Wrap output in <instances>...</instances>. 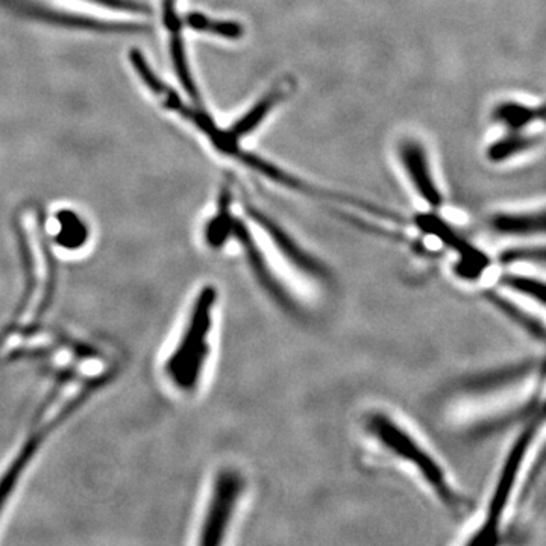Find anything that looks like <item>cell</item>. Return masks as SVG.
<instances>
[{"label": "cell", "instance_id": "cell-1", "mask_svg": "<svg viewBox=\"0 0 546 546\" xmlns=\"http://www.w3.org/2000/svg\"><path fill=\"white\" fill-rule=\"evenodd\" d=\"M364 430L393 459L415 469L443 506L452 509V512H462L465 498L449 480L440 460L416 434L386 412L369 413L364 418Z\"/></svg>", "mask_w": 546, "mask_h": 546}, {"label": "cell", "instance_id": "cell-2", "mask_svg": "<svg viewBox=\"0 0 546 546\" xmlns=\"http://www.w3.org/2000/svg\"><path fill=\"white\" fill-rule=\"evenodd\" d=\"M216 302L217 290L213 286H205L199 292L190 311L186 330L172 357L167 360V375L184 392L195 390L204 374L205 364L210 357V334Z\"/></svg>", "mask_w": 546, "mask_h": 546}, {"label": "cell", "instance_id": "cell-3", "mask_svg": "<svg viewBox=\"0 0 546 546\" xmlns=\"http://www.w3.org/2000/svg\"><path fill=\"white\" fill-rule=\"evenodd\" d=\"M542 425L543 412L528 419L519 428L518 434L504 457L503 465L499 468L498 478L493 484L489 503H487L486 516L469 540L472 545H495L499 542L504 516L509 510L510 501L521 478L522 468L527 462L530 448L537 434L542 430Z\"/></svg>", "mask_w": 546, "mask_h": 546}, {"label": "cell", "instance_id": "cell-4", "mask_svg": "<svg viewBox=\"0 0 546 546\" xmlns=\"http://www.w3.org/2000/svg\"><path fill=\"white\" fill-rule=\"evenodd\" d=\"M245 490V480L236 469H222L216 475L207 515L201 528L202 545H219L225 539Z\"/></svg>", "mask_w": 546, "mask_h": 546}, {"label": "cell", "instance_id": "cell-5", "mask_svg": "<svg viewBox=\"0 0 546 546\" xmlns=\"http://www.w3.org/2000/svg\"><path fill=\"white\" fill-rule=\"evenodd\" d=\"M249 217L260 226L261 230L272 240L273 246L280 251L284 260L304 277L310 278L311 281H316L319 284H330L331 277L330 269L322 263L319 258L307 251L304 246L299 245L283 226L278 225L272 217L264 214L263 211L248 205Z\"/></svg>", "mask_w": 546, "mask_h": 546}, {"label": "cell", "instance_id": "cell-6", "mask_svg": "<svg viewBox=\"0 0 546 546\" xmlns=\"http://www.w3.org/2000/svg\"><path fill=\"white\" fill-rule=\"evenodd\" d=\"M231 236H233L234 239L240 243V246H242L252 272H254L261 287H263L264 290H267L270 298L280 302L278 305L286 308V310H298L295 299H293V296H290V293L287 292L284 284L278 280L272 267L267 263L263 252L258 248L257 243L254 242L252 234L249 233L248 226H246L245 223L240 222L239 219H234L233 225H231Z\"/></svg>", "mask_w": 546, "mask_h": 546}, {"label": "cell", "instance_id": "cell-7", "mask_svg": "<svg viewBox=\"0 0 546 546\" xmlns=\"http://www.w3.org/2000/svg\"><path fill=\"white\" fill-rule=\"evenodd\" d=\"M399 157L419 196L431 207H440L443 202L442 193L434 182L427 152L421 143L416 140H404L399 146Z\"/></svg>", "mask_w": 546, "mask_h": 546}, {"label": "cell", "instance_id": "cell-8", "mask_svg": "<svg viewBox=\"0 0 546 546\" xmlns=\"http://www.w3.org/2000/svg\"><path fill=\"white\" fill-rule=\"evenodd\" d=\"M533 371V361H521V363L509 364V366H501V368L481 372V374L463 381V384H460V389H463V392L469 393V395H486V393H493L496 390L519 383L522 378L527 377Z\"/></svg>", "mask_w": 546, "mask_h": 546}, {"label": "cell", "instance_id": "cell-9", "mask_svg": "<svg viewBox=\"0 0 546 546\" xmlns=\"http://www.w3.org/2000/svg\"><path fill=\"white\" fill-rule=\"evenodd\" d=\"M490 226L501 236H542L545 233V214L542 210L534 213H499L490 219Z\"/></svg>", "mask_w": 546, "mask_h": 546}, {"label": "cell", "instance_id": "cell-10", "mask_svg": "<svg viewBox=\"0 0 546 546\" xmlns=\"http://www.w3.org/2000/svg\"><path fill=\"white\" fill-rule=\"evenodd\" d=\"M287 90L286 85H277L273 87L269 93L263 96L245 116L240 117L233 126H231L230 131H226L228 139L233 140V142H239L240 139L246 137V135L251 134L254 129H257L261 125L264 119L272 113L273 108L277 107L284 98H286Z\"/></svg>", "mask_w": 546, "mask_h": 546}, {"label": "cell", "instance_id": "cell-11", "mask_svg": "<svg viewBox=\"0 0 546 546\" xmlns=\"http://www.w3.org/2000/svg\"><path fill=\"white\" fill-rule=\"evenodd\" d=\"M493 119L510 131L519 132L531 123L543 120V107H530L515 101L501 102L493 110Z\"/></svg>", "mask_w": 546, "mask_h": 546}, {"label": "cell", "instance_id": "cell-12", "mask_svg": "<svg viewBox=\"0 0 546 546\" xmlns=\"http://www.w3.org/2000/svg\"><path fill=\"white\" fill-rule=\"evenodd\" d=\"M542 143V137L536 135H525L519 132H513L507 135L504 139L498 140L487 149V158L492 163H503L509 160L513 155L521 154V152L530 151Z\"/></svg>", "mask_w": 546, "mask_h": 546}, {"label": "cell", "instance_id": "cell-13", "mask_svg": "<svg viewBox=\"0 0 546 546\" xmlns=\"http://www.w3.org/2000/svg\"><path fill=\"white\" fill-rule=\"evenodd\" d=\"M499 286L536 302L540 307L545 305V284L539 278L524 275V273L509 272L499 278Z\"/></svg>", "mask_w": 546, "mask_h": 546}, {"label": "cell", "instance_id": "cell-14", "mask_svg": "<svg viewBox=\"0 0 546 546\" xmlns=\"http://www.w3.org/2000/svg\"><path fill=\"white\" fill-rule=\"evenodd\" d=\"M231 195L230 192H223L220 199V210L216 216L211 219L205 228V239L213 248H220L225 245L226 240L231 237V225H233L234 217L230 213Z\"/></svg>", "mask_w": 546, "mask_h": 546}, {"label": "cell", "instance_id": "cell-15", "mask_svg": "<svg viewBox=\"0 0 546 546\" xmlns=\"http://www.w3.org/2000/svg\"><path fill=\"white\" fill-rule=\"evenodd\" d=\"M186 23L196 31L210 32V34L219 35V37L228 38V40H239L245 34V29L240 23L230 22V20H214L199 13L189 14L186 17Z\"/></svg>", "mask_w": 546, "mask_h": 546}, {"label": "cell", "instance_id": "cell-16", "mask_svg": "<svg viewBox=\"0 0 546 546\" xmlns=\"http://www.w3.org/2000/svg\"><path fill=\"white\" fill-rule=\"evenodd\" d=\"M61 233L57 237L58 245L64 248H79L87 240V228L82 220L70 211H63L60 214Z\"/></svg>", "mask_w": 546, "mask_h": 546}, {"label": "cell", "instance_id": "cell-17", "mask_svg": "<svg viewBox=\"0 0 546 546\" xmlns=\"http://www.w3.org/2000/svg\"><path fill=\"white\" fill-rule=\"evenodd\" d=\"M172 57L175 64L176 73L181 79L182 85L186 88L187 93L195 99L196 104H199V93L196 90L195 82L190 75L189 66H187L186 54H184V44H182L179 34H175L172 41Z\"/></svg>", "mask_w": 546, "mask_h": 546}, {"label": "cell", "instance_id": "cell-18", "mask_svg": "<svg viewBox=\"0 0 546 546\" xmlns=\"http://www.w3.org/2000/svg\"><path fill=\"white\" fill-rule=\"evenodd\" d=\"M35 451V446L26 445L20 454L19 459L14 462V465L5 472L4 478L0 480V509L7 503L8 496L13 492L14 486H16L17 480H19L20 474H22L23 468H25L28 460L31 459L32 452Z\"/></svg>", "mask_w": 546, "mask_h": 546}, {"label": "cell", "instance_id": "cell-19", "mask_svg": "<svg viewBox=\"0 0 546 546\" xmlns=\"http://www.w3.org/2000/svg\"><path fill=\"white\" fill-rule=\"evenodd\" d=\"M503 264L513 263H539L543 266L545 263V249L542 246H522V248L507 249L499 257Z\"/></svg>", "mask_w": 546, "mask_h": 546}, {"label": "cell", "instance_id": "cell-20", "mask_svg": "<svg viewBox=\"0 0 546 546\" xmlns=\"http://www.w3.org/2000/svg\"><path fill=\"white\" fill-rule=\"evenodd\" d=\"M96 4L104 5L108 8H116V10H128V11H143L145 8L142 5L134 4L129 0H93Z\"/></svg>", "mask_w": 546, "mask_h": 546}, {"label": "cell", "instance_id": "cell-21", "mask_svg": "<svg viewBox=\"0 0 546 546\" xmlns=\"http://www.w3.org/2000/svg\"><path fill=\"white\" fill-rule=\"evenodd\" d=\"M173 10V0H164V11Z\"/></svg>", "mask_w": 546, "mask_h": 546}]
</instances>
